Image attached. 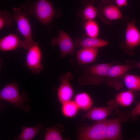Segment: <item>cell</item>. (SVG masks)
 Segmentation results:
<instances>
[{"instance_id": "cell-10", "label": "cell", "mask_w": 140, "mask_h": 140, "mask_svg": "<svg viewBox=\"0 0 140 140\" xmlns=\"http://www.w3.org/2000/svg\"><path fill=\"white\" fill-rule=\"evenodd\" d=\"M118 108V104L115 100H111L108 101L107 106L93 107L83 116V117L93 121H101L106 118L113 110Z\"/></svg>"}, {"instance_id": "cell-4", "label": "cell", "mask_w": 140, "mask_h": 140, "mask_svg": "<svg viewBox=\"0 0 140 140\" xmlns=\"http://www.w3.org/2000/svg\"><path fill=\"white\" fill-rule=\"evenodd\" d=\"M13 19L17 23L18 31L24 38L21 41L20 46L28 50L32 46L38 44L33 39L29 19L21 12L19 8H13Z\"/></svg>"}, {"instance_id": "cell-28", "label": "cell", "mask_w": 140, "mask_h": 140, "mask_svg": "<svg viewBox=\"0 0 140 140\" xmlns=\"http://www.w3.org/2000/svg\"><path fill=\"white\" fill-rule=\"evenodd\" d=\"M102 2L105 5L112 4L114 0H102Z\"/></svg>"}, {"instance_id": "cell-22", "label": "cell", "mask_w": 140, "mask_h": 140, "mask_svg": "<svg viewBox=\"0 0 140 140\" xmlns=\"http://www.w3.org/2000/svg\"><path fill=\"white\" fill-rule=\"evenodd\" d=\"M123 80L126 87L132 92H140V76L127 74Z\"/></svg>"}, {"instance_id": "cell-11", "label": "cell", "mask_w": 140, "mask_h": 140, "mask_svg": "<svg viewBox=\"0 0 140 140\" xmlns=\"http://www.w3.org/2000/svg\"><path fill=\"white\" fill-rule=\"evenodd\" d=\"M97 9L99 18L108 25L111 24L113 21L119 19L122 17L118 7L112 4L105 5L101 2Z\"/></svg>"}, {"instance_id": "cell-20", "label": "cell", "mask_w": 140, "mask_h": 140, "mask_svg": "<svg viewBox=\"0 0 140 140\" xmlns=\"http://www.w3.org/2000/svg\"><path fill=\"white\" fill-rule=\"evenodd\" d=\"M62 104L61 112L66 117L72 118L78 114L80 109L74 101L71 100Z\"/></svg>"}, {"instance_id": "cell-16", "label": "cell", "mask_w": 140, "mask_h": 140, "mask_svg": "<svg viewBox=\"0 0 140 140\" xmlns=\"http://www.w3.org/2000/svg\"><path fill=\"white\" fill-rule=\"evenodd\" d=\"M74 101L80 109L86 111L90 110L93 104L91 96L86 92L78 93L75 97Z\"/></svg>"}, {"instance_id": "cell-29", "label": "cell", "mask_w": 140, "mask_h": 140, "mask_svg": "<svg viewBox=\"0 0 140 140\" xmlns=\"http://www.w3.org/2000/svg\"><path fill=\"white\" fill-rule=\"evenodd\" d=\"M135 67L140 69V62L135 64Z\"/></svg>"}, {"instance_id": "cell-21", "label": "cell", "mask_w": 140, "mask_h": 140, "mask_svg": "<svg viewBox=\"0 0 140 140\" xmlns=\"http://www.w3.org/2000/svg\"><path fill=\"white\" fill-rule=\"evenodd\" d=\"M135 65H113L109 69L107 76L112 78L120 77L124 75L130 69L135 67Z\"/></svg>"}, {"instance_id": "cell-27", "label": "cell", "mask_w": 140, "mask_h": 140, "mask_svg": "<svg viewBox=\"0 0 140 140\" xmlns=\"http://www.w3.org/2000/svg\"><path fill=\"white\" fill-rule=\"evenodd\" d=\"M118 7H121L128 5L127 0H115Z\"/></svg>"}, {"instance_id": "cell-25", "label": "cell", "mask_w": 140, "mask_h": 140, "mask_svg": "<svg viewBox=\"0 0 140 140\" xmlns=\"http://www.w3.org/2000/svg\"><path fill=\"white\" fill-rule=\"evenodd\" d=\"M12 16L5 10L0 12V30L6 27H10L12 24Z\"/></svg>"}, {"instance_id": "cell-2", "label": "cell", "mask_w": 140, "mask_h": 140, "mask_svg": "<svg viewBox=\"0 0 140 140\" xmlns=\"http://www.w3.org/2000/svg\"><path fill=\"white\" fill-rule=\"evenodd\" d=\"M112 65L108 63L84 66L83 72L78 79L79 83L82 86L100 84L107 76Z\"/></svg>"}, {"instance_id": "cell-26", "label": "cell", "mask_w": 140, "mask_h": 140, "mask_svg": "<svg viewBox=\"0 0 140 140\" xmlns=\"http://www.w3.org/2000/svg\"><path fill=\"white\" fill-rule=\"evenodd\" d=\"M130 114L131 117L134 118L140 115V102L138 103L136 105L131 111Z\"/></svg>"}, {"instance_id": "cell-3", "label": "cell", "mask_w": 140, "mask_h": 140, "mask_svg": "<svg viewBox=\"0 0 140 140\" xmlns=\"http://www.w3.org/2000/svg\"><path fill=\"white\" fill-rule=\"evenodd\" d=\"M27 93L23 92L20 95L19 93L18 85L13 82L6 85L0 93V99L1 100L9 102L15 108L21 109L27 113L30 110L29 106L25 105L28 102L29 99L26 97Z\"/></svg>"}, {"instance_id": "cell-1", "label": "cell", "mask_w": 140, "mask_h": 140, "mask_svg": "<svg viewBox=\"0 0 140 140\" xmlns=\"http://www.w3.org/2000/svg\"><path fill=\"white\" fill-rule=\"evenodd\" d=\"M19 8L26 17L33 15L40 23L45 25L50 24L57 12L52 2L48 0H37L32 3L27 1Z\"/></svg>"}, {"instance_id": "cell-9", "label": "cell", "mask_w": 140, "mask_h": 140, "mask_svg": "<svg viewBox=\"0 0 140 140\" xmlns=\"http://www.w3.org/2000/svg\"><path fill=\"white\" fill-rule=\"evenodd\" d=\"M73 79V75L70 72L65 73L60 76L61 82L58 90L57 95L62 104L71 100L73 97L74 91L70 82Z\"/></svg>"}, {"instance_id": "cell-17", "label": "cell", "mask_w": 140, "mask_h": 140, "mask_svg": "<svg viewBox=\"0 0 140 140\" xmlns=\"http://www.w3.org/2000/svg\"><path fill=\"white\" fill-rule=\"evenodd\" d=\"M94 0H83L82 3L85 8L81 12V16L85 22L87 20H94L96 17L98 12L97 9L93 5Z\"/></svg>"}, {"instance_id": "cell-14", "label": "cell", "mask_w": 140, "mask_h": 140, "mask_svg": "<svg viewBox=\"0 0 140 140\" xmlns=\"http://www.w3.org/2000/svg\"><path fill=\"white\" fill-rule=\"evenodd\" d=\"M98 52V48H81L76 54L78 62L81 65H85L93 62L96 60Z\"/></svg>"}, {"instance_id": "cell-13", "label": "cell", "mask_w": 140, "mask_h": 140, "mask_svg": "<svg viewBox=\"0 0 140 140\" xmlns=\"http://www.w3.org/2000/svg\"><path fill=\"white\" fill-rule=\"evenodd\" d=\"M87 36L76 38L74 42L75 46L78 48L85 47L99 48L105 46L108 44L107 41L101 39Z\"/></svg>"}, {"instance_id": "cell-18", "label": "cell", "mask_w": 140, "mask_h": 140, "mask_svg": "<svg viewBox=\"0 0 140 140\" xmlns=\"http://www.w3.org/2000/svg\"><path fill=\"white\" fill-rule=\"evenodd\" d=\"M22 126V131L17 138L18 140H32L43 128V125L41 123L37 124L35 127H32Z\"/></svg>"}, {"instance_id": "cell-12", "label": "cell", "mask_w": 140, "mask_h": 140, "mask_svg": "<svg viewBox=\"0 0 140 140\" xmlns=\"http://www.w3.org/2000/svg\"><path fill=\"white\" fill-rule=\"evenodd\" d=\"M121 121L118 117L108 120L106 130V140L122 139Z\"/></svg>"}, {"instance_id": "cell-19", "label": "cell", "mask_w": 140, "mask_h": 140, "mask_svg": "<svg viewBox=\"0 0 140 140\" xmlns=\"http://www.w3.org/2000/svg\"><path fill=\"white\" fill-rule=\"evenodd\" d=\"M133 92L129 90L121 92L117 95L115 100L118 104L122 107L129 106L132 104L134 100Z\"/></svg>"}, {"instance_id": "cell-8", "label": "cell", "mask_w": 140, "mask_h": 140, "mask_svg": "<svg viewBox=\"0 0 140 140\" xmlns=\"http://www.w3.org/2000/svg\"><path fill=\"white\" fill-rule=\"evenodd\" d=\"M125 40L122 44L123 48L130 52H132L134 48L140 45V32L136 25V21L133 18L131 22L127 19Z\"/></svg>"}, {"instance_id": "cell-24", "label": "cell", "mask_w": 140, "mask_h": 140, "mask_svg": "<svg viewBox=\"0 0 140 140\" xmlns=\"http://www.w3.org/2000/svg\"><path fill=\"white\" fill-rule=\"evenodd\" d=\"M44 139L45 140H63L60 131L57 126L47 128Z\"/></svg>"}, {"instance_id": "cell-5", "label": "cell", "mask_w": 140, "mask_h": 140, "mask_svg": "<svg viewBox=\"0 0 140 140\" xmlns=\"http://www.w3.org/2000/svg\"><path fill=\"white\" fill-rule=\"evenodd\" d=\"M108 119L97 121L89 126L82 127L78 134L80 140H106V130Z\"/></svg>"}, {"instance_id": "cell-23", "label": "cell", "mask_w": 140, "mask_h": 140, "mask_svg": "<svg viewBox=\"0 0 140 140\" xmlns=\"http://www.w3.org/2000/svg\"><path fill=\"white\" fill-rule=\"evenodd\" d=\"M85 22L84 28L86 35L90 37H97L99 33V28L96 22L94 20H92Z\"/></svg>"}, {"instance_id": "cell-7", "label": "cell", "mask_w": 140, "mask_h": 140, "mask_svg": "<svg viewBox=\"0 0 140 140\" xmlns=\"http://www.w3.org/2000/svg\"><path fill=\"white\" fill-rule=\"evenodd\" d=\"M27 50L26 58V66L32 73L38 75L43 70L44 67L41 63L42 53L41 49L38 43Z\"/></svg>"}, {"instance_id": "cell-15", "label": "cell", "mask_w": 140, "mask_h": 140, "mask_svg": "<svg viewBox=\"0 0 140 140\" xmlns=\"http://www.w3.org/2000/svg\"><path fill=\"white\" fill-rule=\"evenodd\" d=\"M21 42L16 34L10 33L0 39V50L3 52L15 50L21 47Z\"/></svg>"}, {"instance_id": "cell-6", "label": "cell", "mask_w": 140, "mask_h": 140, "mask_svg": "<svg viewBox=\"0 0 140 140\" xmlns=\"http://www.w3.org/2000/svg\"><path fill=\"white\" fill-rule=\"evenodd\" d=\"M58 30L59 35L52 39V45L57 46L59 47L61 58L67 55H74L76 50L74 43L68 34L62 30Z\"/></svg>"}]
</instances>
